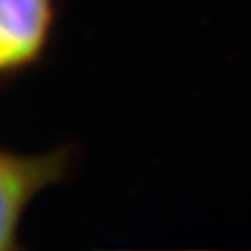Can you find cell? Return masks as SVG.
<instances>
[{
    "label": "cell",
    "mask_w": 251,
    "mask_h": 251,
    "mask_svg": "<svg viewBox=\"0 0 251 251\" xmlns=\"http://www.w3.org/2000/svg\"><path fill=\"white\" fill-rule=\"evenodd\" d=\"M58 0H0V84L42 65L54 42Z\"/></svg>",
    "instance_id": "2"
},
{
    "label": "cell",
    "mask_w": 251,
    "mask_h": 251,
    "mask_svg": "<svg viewBox=\"0 0 251 251\" xmlns=\"http://www.w3.org/2000/svg\"><path fill=\"white\" fill-rule=\"evenodd\" d=\"M75 143H63L40 155L0 152V251L23 248L18 227L28 204L44 188L67 181L77 168Z\"/></svg>",
    "instance_id": "1"
}]
</instances>
